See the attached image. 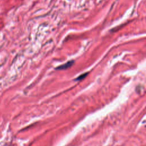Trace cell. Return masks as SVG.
Returning <instances> with one entry per match:
<instances>
[{
    "instance_id": "6da1fadb",
    "label": "cell",
    "mask_w": 146,
    "mask_h": 146,
    "mask_svg": "<svg viewBox=\"0 0 146 146\" xmlns=\"http://www.w3.org/2000/svg\"><path fill=\"white\" fill-rule=\"evenodd\" d=\"M74 63V61L73 60H70V61H68L66 63L64 64H62L59 67H58L56 68V69H58V70H63V69H66L70 67H71L72 66V64Z\"/></svg>"
},
{
    "instance_id": "7a4b0ae2",
    "label": "cell",
    "mask_w": 146,
    "mask_h": 146,
    "mask_svg": "<svg viewBox=\"0 0 146 146\" xmlns=\"http://www.w3.org/2000/svg\"><path fill=\"white\" fill-rule=\"evenodd\" d=\"M87 74H83V75H81V76H80V77H79L78 78H77V79H82V78L83 79V78H84L86 76V75H87Z\"/></svg>"
}]
</instances>
